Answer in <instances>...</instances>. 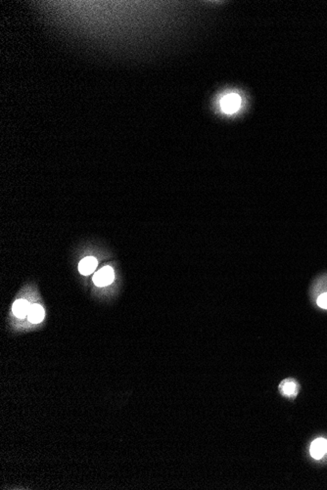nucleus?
I'll return each mask as SVG.
<instances>
[{
  "label": "nucleus",
  "instance_id": "nucleus-1",
  "mask_svg": "<svg viewBox=\"0 0 327 490\" xmlns=\"http://www.w3.org/2000/svg\"><path fill=\"white\" fill-rule=\"evenodd\" d=\"M242 104V97L234 92L226 94L220 100V108L222 112L227 115L236 114L241 109Z\"/></svg>",
  "mask_w": 327,
  "mask_h": 490
},
{
  "label": "nucleus",
  "instance_id": "nucleus-2",
  "mask_svg": "<svg viewBox=\"0 0 327 490\" xmlns=\"http://www.w3.org/2000/svg\"><path fill=\"white\" fill-rule=\"evenodd\" d=\"M114 271L111 267L106 266L100 269L98 272L93 276V282L98 287H104L110 285L114 280Z\"/></svg>",
  "mask_w": 327,
  "mask_h": 490
},
{
  "label": "nucleus",
  "instance_id": "nucleus-3",
  "mask_svg": "<svg viewBox=\"0 0 327 490\" xmlns=\"http://www.w3.org/2000/svg\"><path fill=\"white\" fill-rule=\"evenodd\" d=\"M327 453V440L325 438L316 439L311 445V455L312 457L319 460Z\"/></svg>",
  "mask_w": 327,
  "mask_h": 490
},
{
  "label": "nucleus",
  "instance_id": "nucleus-4",
  "mask_svg": "<svg viewBox=\"0 0 327 490\" xmlns=\"http://www.w3.org/2000/svg\"><path fill=\"white\" fill-rule=\"evenodd\" d=\"M279 390L283 393V395L288 396V397H293L295 395H297V393H298L299 385H298V383L296 381H294V380L287 379V380H284L280 384Z\"/></svg>",
  "mask_w": 327,
  "mask_h": 490
},
{
  "label": "nucleus",
  "instance_id": "nucleus-5",
  "mask_svg": "<svg viewBox=\"0 0 327 490\" xmlns=\"http://www.w3.org/2000/svg\"><path fill=\"white\" fill-rule=\"evenodd\" d=\"M30 308L31 305L27 300L19 299L13 305V312L15 316H17L18 318H25L26 316L29 315Z\"/></svg>",
  "mask_w": 327,
  "mask_h": 490
},
{
  "label": "nucleus",
  "instance_id": "nucleus-6",
  "mask_svg": "<svg viewBox=\"0 0 327 490\" xmlns=\"http://www.w3.org/2000/svg\"><path fill=\"white\" fill-rule=\"evenodd\" d=\"M96 266H97V261L92 257H88L80 262L79 270L82 275H89L95 270Z\"/></svg>",
  "mask_w": 327,
  "mask_h": 490
},
{
  "label": "nucleus",
  "instance_id": "nucleus-7",
  "mask_svg": "<svg viewBox=\"0 0 327 490\" xmlns=\"http://www.w3.org/2000/svg\"><path fill=\"white\" fill-rule=\"evenodd\" d=\"M28 317L32 323H39L44 318V309L39 304H33L31 305Z\"/></svg>",
  "mask_w": 327,
  "mask_h": 490
},
{
  "label": "nucleus",
  "instance_id": "nucleus-8",
  "mask_svg": "<svg viewBox=\"0 0 327 490\" xmlns=\"http://www.w3.org/2000/svg\"><path fill=\"white\" fill-rule=\"evenodd\" d=\"M318 304L320 307H322L324 309H327V293H325V294L319 296Z\"/></svg>",
  "mask_w": 327,
  "mask_h": 490
}]
</instances>
